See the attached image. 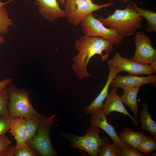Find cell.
Wrapping results in <instances>:
<instances>
[{
  "label": "cell",
  "mask_w": 156,
  "mask_h": 156,
  "mask_svg": "<svg viewBox=\"0 0 156 156\" xmlns=\"http://www.w3.org/2000/svg\"><path fill=\"white\" fill-rule=\"evenodd\" d=\"M113 46L111 42L98 36L85 35L76 40L75 47L79 53L73 58L72 67L80 80L90 76L86 67L90 59L98 54L102 60L105 61L109 55L104 53V52L109 54L113 49Z\"/></svg>",
  "instance_id": "6da1fadb"
},
{
  "label": "cell",
  "mask_w": 156,
  "mask_h": 156,
  "mask_svg": "<svg viewBox=\"0 0 156 156\" xmlns=\"http://www.w3.org/2000/svg\"><path fill=\"white\" fill-rule=\"evenodd\" d=\"M143 18L128 3L125 9H116L112 14L107 18L99 17L98 20L104 25L114 29L124 37L136 33L142 27Z\"/></svg>",
  "instance_id": "7a4b0ae2"
},
{
  "label": "cell",
  "mask_w": 156,
  "mask_h": 156,
  "mask_svg": "<svg viewBox=\"0 0 156 156\" xmlns=\"http://www.w3.org/2000/svg\"><path fill=\"white\" fill-rule=\"evenodd\" d=\"M9 95V116L13 118L32 116L39 118L47 117L35 110L29 101V92L26 90L18 88L13 84L7 86Z\"/></svg>",
  "instance_id": "3957f363"
},
{
  "label": "cell",
  "mask_w": 156,
  "mask_h": 156,
  "mask_svg": "<svg viewBox=\"0 0 156 156\" xmlns=\"http://www.w3.org/2000/svg\"><path fill=\"white\" fill-rule=\"evenodd\" d=\"M100 130L99 127H91L88 128L85 135L83 136L64 132L60 134L70 142L69 146L72 148H78L91 156H98L99 149L108 142L106 138L100 137Z\"/></svg>",
  "instance_id": "277c9868"
},
{
  "label": "cell",
  "mask_w": 156,
  "mask_h": 156,
  "mask_svg": "<svg viewBox=\"0 0 156 156\" xmlns=\"http://www.w3.org/2000/svg\"><path fill=\"white\" fill-rule=\"evenodd\" d=\"M55 114L48 117L40 118L39 125L35 135L26 142L42 156H56L57 152L53 147L50 140L49 131L54 123Z\"/></svg>",
  "instance_id": "5b68a950"
},
{
  "label": "cell",
  "mask_w": 156,
  "mask_h": 156,
  "mask_svg": "<svg viewBox=\"0 0 156 156\" xmlns=\"http://www.w3.org/2000/svg\"><path fill=\"white\" fill-rule=\"evenodd\" d=\"M113 4L112 1L100 5L93 3L92 0H65L64 6L69 22L77 26L90 14Z\"/></svg>",
  "instance_id": "8992f818"
},
{
  "label": "cell",
  "mask_w": 156,
  "mask_h": 156,
  "mask_svg": "<svg viewBox=\"0 0 156 156\" xmlns=\"http://www.w3.org/2000/svg\"><path fill=\"white\" fill-rule=\"evenodd\" d=\"M93 14V12L90 14L80 23L85 35L101 37L115 44H118L122 41L123 36L117 33L114 29L105 27Z\"/></svg>",
  "instance_id": "52a82bcc"
},
{
  "label": "cell",
  "mask_w": 156,
  "mask_h": 156,
  "mask_svg": "<svg viewBox=\"0 0 156 156\" xmlns=\"http://www.w3.org/2000/svg\"><path fill=\"white\" fill-rule=\"evenodd\" d=\"M108 66H114L120 72L125 71L132 75H153L155 73L149 64L135 62L132 59L122 56L119 52H116L113 57L107 60Z\"/></svg>",
  "instance_id": "ba28073f"
},
{
  "label": "cell",
  "mask_w": 156,
  "mask_h": 156,
  "mask_svg": "<svg viewBox=\"0 0 156 156\" xmlns=\"http://www.w3.org/2000/svg\"><path fill=\"white\" fill-rule=\"evenodd\" d=\"M136 50L132 59L134 61L149 64L156 60V50L153 47L151 39L144 34L136 33L135 36Z\"/></svg>",
  "instance_id": "9c48e42d"
},
{
  "label": "cell",
  "mask_w": 156,
  "mask_h": 156,
  "mask_svg": "<svg viewBox=\"0 0 156 156\" xmlns=\"http://www.w3.org/2000/svg\"><path fill=\"white\" fill-rule=\"evenodd\" d=\"M90 122L91 127H99L103 129L119 148L126 146L130 147L119 139L115 130L114 127L108 122L106 116L103 113V109L91 114Z\"/></svg>",
  "instance_id": "30bf717a"
},
{
  "label": "cell",
  "mask_w": 156,
  "mask_h": 156,
  "mask_svg": "<svg viewBox=\"0 0 156 156\" xmlns=\"http://www.w3.org/2000/svg\"><path fill=\"white\" fill-rule=\"evenodd\" d=\"M118 88H113L111 92L108 94L103 107V112L107 116L112 112L116 111L126 115L132 120L135 125H138V121L131 116L124 107L121 97L118 95Z\"/></svg>",
  "instance_id": "8fae6325"
},
{
  "label": "cell",
  "mask_w": 156,
  "mask_h": 156,
  "mask_svg": "<svg viewBox=\"0 0 156 156\" xmlns=\"http://www.w3.org/2000/svg\"><path fill=\"white\" fill-rule=\"evenodd\" d=\"M38 11L46 20L53 22L59 18L66 17L64 10L60 7L57 0H36Z\"/></svg>",
  "instance_id": "7c38bea8"
},
{
  "label": "cell",
  "mask_w": 156,
  "mask_h": 156,
  "mask_svg": "<svg viewBox=\"0 0 156 156\" xmlns=\"http://www.w3.org/2000/svg\"><path fill=\"white\" fill-rule=\"evenodd\" d=\"M156 75H148L139 77L133 75L126 76L116 75L111 82L110 85L113 88H120L122 89L131 87H138L144 84L155 83Z\"/></svg>",
  "instance_id": "4fadbf2b"
},
{
  "label": "cell",
  "mask_w": 156,
  "mask_h": 156,
  "mask_svg": "<svg viewBox=\"0 0 156 156\" xmlns=\"http://www.w3.org/2000/svg\"><path fill=\"white\" fill-rule=\"evenodd\" d=\"M109 73L105 85L102 91L95 100L84 108L88 114H92L103 109V102L108 94V90L110 84L117 74L120 72L116 67L108 66Z\"/></svg>",
  "instance_id": "5bb4252c"
},
{
  "label": "cell",
  "mask_w": 156,
  "mask_h": 156,
  "mask_svg": "<svg viewBox=\"0 0 156 156\" xmlns=\"http://www.w3.org/2000/svg\"><path fill=\"white\" fill-rule=\"evenodd\" d=\"M10 131L16 140L15 146H22L25 144L27 141V134L24 118H14Z\"/></svg>",
  "instance_id": "9a60e30c"
},
{
  "label": "cell",
  "mask_w": 156,
  "mask_h": 156,
  "mask_svg": "<svg viewBox=\"0 0 156 156\" xmlns=\"http://www.w3.org/2000/svg\"><path fill=\"white\" fill-rule=\"evenodd\" d=\"M146 136L143 131L136 132L128 127L124 128L118 135L119 139L123 143L136 149Z\"/></svg>",
  "instance_id": "2e32d148"
},
{
  "label": "cell",
  "mask_w": 156,
  "mask_h": 156,
  "mask_svg": "<svg viewBox=\"0 0 156 156\" xmlns=\"http://www.w3.org/2000/svg\"><path fill=\"white\" fill-rule=\"evenodd\" d=\"M124 93L120 97L123 103L128 106L133 111L134 118H138V105L137 97L140 90V87H131L123 88Z\"/></svg>",
  "instance_id": "e0dca14e"
},
{
  "label": "cell",
  "mask_w": 156,
  "mask_h": 156,
  "mask_svg": "<svg viewBox=\"0 0 156 156\" xmlns=\"http://www.w3.org/2000/svg\"><path fill=\"white\" fill-rule=\"evenodd\" d=\"M142 107L139 115L140 118L138 122L141 125L142 130L148 131L153 138L156 140V123L152 119L148 112L147 103H142Z\"/></svg>",
  "instance_id": "ac0fdd59"
},
{
  "label": "cell",
  "mask_w": 156,
  "mask_h": 156,
  "mask_svg": "<svg viewBox=\"0 0 156 156\" xmlns=\"http://www.w3.org/2000/svg\"><path fill=\"white\" fill-rule=\"evenodd\" d=\"M135 11L140 16L145 18L147 23L146 31L150 32L156 31V13L151 10L143 9L139 7L136 3L129 1Z\"/></svg>",
  "instance_id": "d6986e66"
},
{
  "label": "cell",
  "mask_w": 156,
  "mask_h": 156,
  "mask_svg": "<svg viewBox=\"0 0 156 156\" xmlns=\"http://www.w3.org/2000/svg\"><path fill=\"white\" fill-rule=\"evenodd\" d=\"M24 118L26 124L27 141L36 134L39 125L40 118L32 116H27Z\"/></svg>",
  "instance_id": "ffe728a7"
},
{
  "label": "cell",
  "mask_w": 156,
  "mask_h": 156,
  "mask_svg": "<svg viewBox=\"0 0 156 156\" xmlns=\"http://www.w3.org/2000/svg\"><path fill=\"white\" fill-rule=\"evenodd\" d=\"M153 137L146 136L136 148L144 155L151 153L156 150V141Z\"/></svg>",
  "instance_id": "44dd1931"
},
{
  "label": "cell",
  "mask_w": 156,
  "mask_h": 156,
  "mask_svg": "<svg viewBox=\"0 0 156 156\" xmlns=\"http://www.w3.org/2000/svg\"><path fill=\"white\" fill-rule=\"evenodd\" d=\"M98 156H120L119 147L114 142H108L99 149Z\"/></svg>",
  "instance_id": "7402d4cb"
},
{
  "label": "cell",
  "mask_w": 156,
  "mask_h": 156,
  "mask_svg": "<svg viewBox=\"0 0 156 156\" xmlns=\"http://www.w3.org/2000/svg\"><path fill=\"white\" fill-rule=\"evenodd\" d=\"M12 23L9 18L8 13L3 6L0 7V35L7 34L9 26Z\"/></svg>",
  "instance_id": "603a6c76"
},
{
  "label": "cell",
  "mask_w": 156,
  "mask_h": 156,
  "mask_svg": "<svg viewBox=\"0 0 156 156\" xmlns=\"http://www.w3.org/2000/svg\"><path fill=\"white\" fill-rule=\"evenodd\" d=\"M7 86L0 94V115L1 116H9L8 107L9 95Z\"/></svg>",
  "instance_id": "cb8c5ba5"
},
{
  "label": "cell",
  "mask_w": 156,
  "mask_h": 156,
  "mask_svg": "<svg viewBox=\"0 0 156 156\" xmlns=\"http://www.w3.org/2000/svg\"><path fill=\"white\" fill-rule=\"evenodd\" d=\"M26 142L23 146L15 147L13 156H37L38 154Z\"/></svg>",
  "instance_id": "d4e9b609"
},
{
  "label": "cell",
  "mask_w": 156,
  "mask_h": 156,
  "mask_svg": "<svg viewBox=\"0 0 156 156\" xmlns=\"http://www.w3.org/2000/svg\"><path fill=\"white\" fill-rule=\"evenodd\" d=\"M13 118L9 116H1L0 117V137L4 135L10 129Z\"/></svg>",
  "instance_id": "484cf974"
},
{
  "label": "cell",
  "mask_w": 156,
  "mask_h": 156,
  "mask_svg": "<svg viewBox=\"0 0 156 156\" xmlns=\"http://www.w3.org/2000/svg\"><path fill=\"white\" fill-rule=\"evenodd\" d=\"M120 156H143L145 155L136 148L126 146L119 148Z\"/></svg>",
  "instance_id": "4316f807"
},
{
  "label": "cell",
  "mask_w": 156,
  "mask_h": 156,
  "mask_svg": "<svg viewBox=\"0 0 156 156\" xmlns=\"http://www.w3.org/2000/svg\"><path fill=\"white\" fill-rule=\"evenodd\" d=\"M11 143V141L5 135L0 137V153L10 146Z\"/></svg>",
  "instance_id": "83f0119b"
},
{
  "label": "cell",
  "mask_w": 156,
  "mask_h": 156,
  "mask_svg": "<svg viewBox=\"0 0 156 156\" xmlns=\"http://www.w3.org/2000/svg\"><path fill=\"white\" fill-rule=\"evenodd\" d=\"M15 147L14 145L9 146L0 153V156H13Z\"/></svg>",
  "instance_id": "f1b7e54d"
},
{
  "label": "cell",
  "mask_w": 156,
  "mask_h": 156,
  "mask_svg": "<svg viewBox=\"0 0 156 156\" xmlns=\"http://www.w3.org/2000/svg\"><path fill=\"white\" fill-rule=\"evenodd\" d=\"M12 79L11 78H7L0 81V94L2 92L4 89L10 83Z\"/></svg>",
  "instance_id": "f546056e"
},
{
  "label": "cell",
  "mask_w": 156,
  "mask_h": 156,
  "mask_svg": "<svg viewBox=\"0 0 156 156\" xmlns=\"http://www.w3.org/2000/svg\"><path fill=\"white\" fill-rule=\"evenodd\" d=\"M151 68L155 71H156V60H155L149 64Z\"/></svg>",
  "instance_id": "4dcf8cb0"
},
{
  "label": "cell",
  "mask_w": 156,
  "mask_h": 156,
  "mask_svg": "<svg viewBox=\"0 0 156 156\" xmlns=\"http://www.w3.org/2000/svg\"><path fill=\"white\" fill-rule=\"evenodd\" d=\"M13 0H10L6 2L3 3L1 2L0 0V7L4 6V5L8 3L10 1Z\"/></svg>",
  "instance_id": "1f68e13d"
},
{
  "label": "cell",
  "mask_w": 156,
  "mask_h": 156,
  "mask_svg": "<svg viewBox=\"0 0 156 156\" xmlns=\"http://www.w3.org/2000/svg\"><path fill=\"white\" fill-rule=\"evenodd\" d=\"M5 42V39L4 37L0 35V44L4 43Z\"/></svg>",
  "instance_id": "d6a6232c"
},
{
  "label": "cell",
  "mask_w": 156,
  "mask_h": 156,
  "mask_svg": "<svg viewBox=\"0 0 156 156\" xmlns=\"http://www.w3.org/2000/svg\"><path fill=\"white\" fill-rule=\"evenodd\" d=\"M58 2H60L62 6H63L65 3V0H58Z\"/></svg>",
  "instance_id": "836d02e7"
},
{
  "label": "cell",
  "mask_w": 156,
  "mask_h": 156,
  "mask_svg": "<svg viewBox=\"0 0 156 156\" xmlns=\"http://www.w3.org/2000/svg\"><path fill=\"white\" fill-rule=\"evenodd\" d=\"M124 3H128V0H121Z\"/></svg>",
  "instance_id": "e575fe53"
},
{
  "label": "cell",
  "mask_w": 156,
  "mask_h": 156,
  "mask_svg": "<svg viewBox=\"0 0 156 156\" xmlns=\"http://www.w3.org/2000/svg\"><path fill=\"white\" fill-rule=\"evenodd\" d=\"M1 116V115H0V117Z\"/></svg>",
  "instance_id": "d590c367"
}]
</instances>
